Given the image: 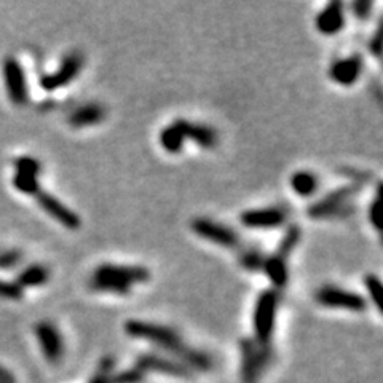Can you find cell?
I'll list each match as a JSON object with an SVG mask.
<instances>
[{
	"label": "cell",
	"mask_w": 383,
	"mask_h": 383,
	"mask_svg": "<svg viewBox=\"0 0 383 383\" xmlns=\"http://www.w3.org/2000/svg\"><path fill=\"white\" fill-rule=\"evenodd\" d=\"M158 141L163 150H166L168 154H179L181 150L184 149L186 144L184 136H182V133L177 129L174 123H171V125L161 129Z\"/></svg>",
	"instance_id": "obj_23"
},
{
	"label": "cell",
	"mask_w": 383,
	"mask_h": 383,
	"mask_svg": "<svg viewBox=\"0 0 383 383\" xmlns=\"http://www.w3.org/2000/svg\"><path fill=\"white\" fill-rule=\"evenodd\" d=\"M300 240H302V229H300V225L299 224L289 225L288 230L284 231L283 238L279 240V245H278L277 251H275L273 254L284 259V261H288L289 256L293 254L295 247H298Z\"/></svg>",
	"instance_id": "obj_22"
},
{
	"label": "cell",
	"mask_w": 383,
	"mask_h": 383,
	"mask_svg": "<svg viewBox=\"0 0 383 383\" xmlns=\"http://www.w3.org/2000/svg\"><path fill=\"white\" fill-rule=\"evenodd\" d=\"M125 332L129 337L152 342L156 347L163 348L172 355H177L181 361L184 359V356L188 352V347L182 342L179 334L168 326L155 325V323L141 320H129L125 323Z\"/></svg>",
	"instance_id": "obj_2"
},
{
	"label": "cell",
	"mask_w": 383,
	"mask_h": 383,
	"mask_svg": "<svg viewBox=\"0 0 383 383\" xmlns=\"http://www.w3.org/2000/svg\"><path fill=\"white\" fill-rule=\"evenodd\" d=\"M85 64L83 55L80 51H71L69 55L64 56V59L59 64V67L55 72L45 74L40 79V86L45 91H56L63 86H66L79 77L82 72Z\"/></svg>",
	"instance_id": "obj_7"
},
{
	"label": "cell",
	"mask_w": 383,
	"mask_h": 383,
	"mask_svg": "<svg viewBox=\"0 0 383 383\" xmlns=\"http://www.w3.org/2000/svg\"><path fill=\"white\" fill-rule=\"evenodd\" d=\"M21 259H23V254L19 251H5L0 254V268H13L21 262Z\"/></svg>",
	"instance_id": "obj_33"
},
{
	"label": "cell",
	"mask_w": 383,
	"mask_h": 383,
	"mask_svg": "<svg viewBox=\"0 0 383 383\" xmlns=\"http://www.w3.org/2000/svg\"><path fill=\"white\" fill-rule=\"evenodd\" d=\"M0 383H15L13 375L3 368H0Z\"/></svg>",
	"instance_id": "obj_35"
},
{
	"label": "cell",
	"mask_w": 383,
	"mask_h": 383,
	"mask_svg": "<svg viewBox=\"0 0 383 383\" xmlns=\"http://www.w3.org/2000/svg\"><path fill=\"white\" fill-rule=\"evenodd\" d=\"M190 229L199 238L211 241L214 245L225 247V250H236V247L241 246L240 235L231 227H227V225L218 222V220L209 218H195L190 222Z\"/></svg>",
	"instance_id": "obj_6"
},
{
	"label": "cell",
	"mask_w": 383,
	"mask_h": 383,
	"mask_svg": "<svg viewBox=\"0 0 383 383\" xmlns=\"http://www.w3.org/2000/svg\"><path fill=\"white\" fill-rule=\"evenodd\" d=\"M136 368L139 370H142L144 374L145 372H160V374H165L170 377H182V379L192 375L190 369L186 368L181 361L163 358V356L152 355V353L139 356L136 359Z\"/></svg>",
	"instance_id": "obj_12"
},
{
	"label": "cell",
	"mask_w": 383,
	"mask_h": 383,
	"mask_svg": "<svg viewBox=\"0 0 383 383\" xmlns=\"http://www.w3.org/2000/svg\"><path fill=\"white\" fill-rule=\"evenodd\" d=\"M372 7H374L372 0H355L352 3V13L356 19L366 21L370 18Z\"/></svg>",
	"instance_id": "obj_29"
},
{
	"label": "cell",
	"mask_w": 383,
	"mask_h": 383,
	"mask_svg": "<svg viewBox=\"0 0 383 383\" xmlns=\"http://www.w3.org/2000/svg\"><path fill=\"white\" fill-rule=\"evenodd\" d=\"M379 215H380V186L377 188V195L372 199L368 209V218L369 222L374 225V229L377 231H380V222H379Z\"/></svg>",
	"instance_id": "obj_30"
},
{
	"label": "cell",
	"mask_w": 383,
	"mask_h": 383,
	"mask_svg": "<svg viewBox=\"0 0 383 383\" xmlns=\"http://www.w3.org/2000/svg\"><path fill=\"white\" fill-rule=\"evenodd\" d=\"M106 118V107L98 104V102H88L77 111H74L69 117V123L74 128H85L98 125Z\"/></svg>",
	"instance_id": "obj_17"
},
{
	"label": "cell",
	"mask_w": 383,
	"mask_h": 383,
	"mask_svg": "<svg viewBox=\"0 0 383 383\" xmlns=\"http://www.w3.org/2000/svg\"><path fill=\"white\" fill-rule=\"evenodd\" d=\"M34 332L48 363L58 364L64 355V341L56 326L48 321H42L35 325Z\"/></svg>",
	"instance_id": "obj_11"
},
{
	"label": "cell",
	"mask_w": 383,
	"mask_h": 383,
	"mask_svg": "<svg viewBox=\"0 0 383 383\" xmlns=\"http://www.w3.org/2000/svg\"><path fill=\"white\" fill-rule=\"evenodd\" d=\"M48 278H50V272H48V268L45 266H40V263H34V266H29L18 275L16 284H18L21 289L37 288V286L47 284Z\"/></svg>",
	"instance_id": "obj_21"
},
{
	"label": "cell",
	"mask_w": 383,
	"mask_h": 383,
	"mask_svg": "<svg viewBox=\"0 0 383 383\" xmlns=\"http://www.w3.org/2000/svg\"><path fill=\"white\" fill-rule=\"evenodd\" d=\"M288 213L279 206L254 208L241 213L240 222L247 229H277L286 222Z\"/></svg>",
	"instance_id": "obj_9"
},
{
	"label": "cell",
	"mask_w": 383,
	"mask_h": 383,
	"mask_svg": "<svg viewBox=\"0 0 383 383\" xmlns=\"http://www.w3.org/2000/svg\"><path fill=\"white\" fill-rule=\"evenodd\" d=\"M240 352L243 380L246 383L257 382L273 358L272 348L270 345L257 343L254 339H243L240 342Z\"/></svg>",
	"instance_id": "obj_4"
},
{
	"label": "cell",
	"mask_w": 383,
	"mask_h": 383,
	"mask_svg": "<svg viewBox=\"0 0 383 383\" xmlns=\"http://www.w3.org/2000/svg\"><path fill=\"white\" fill-rule=\"evenodd\" d=\"M364 286L366 289H368V294L370 295V300L374 302V305L377 307V309L382 310V293H383V288H382V283H380V278L377 277V275L374 273H369L364 277Z\"/></svg>",
	"instance_id": "obj_26"
},
{
	"label": "cell",
	"mask_w": 383,
	"mask_h": 383,
	"mask_svg": "<svg viewBox=\"0 0 383 383\" xmlns=\"http://www.w3.org/2000/svg\"><path fill=\"white\" fill-rule=\"evenodd\" d=\"M262 272L266 273L270 282L273 283L275 289H283L289 282L288 261H284V259L275 254L266 257V263H263Z\"/></svg>",
	"instance_id": "obj_18"
},
{
	"label": "cell",
	"mask_w": 383,
	"mask_h": 383,
	"mask_svg": "<svg viewBox=\"0 0 383 383\" xmlns=\"http://www.w3.org/2000/svg\"><path fill=\"white\" fill-rule=\"evenodd\" d=\"M0 295L10 300H19L23 298V289L16 283L0 282Z\"/></svg>",
	"instance_id": "obj_31"
},
{
	"label": "cell",
	"mask_w": 383,
	"mask_h": 383,
	"mask_svg": "<svg viewBox=\"0 0 383 383\" xmlns=\"http://www.w3.org/2000/svg\"><path fill=\"white\" fill-rule=\"evenodd\" d=\"M291 188H293L295 195L302 198L313 197L316 193L318 188H320V181H318L316 174H313L311 171H298L291 176Z\"/></svg>",
	"instance_id": "obj_19"
},
{
	"label": "cell",
	"mask_w": 383,
	"mask_h": 383,
	"mask_svg": "<svg viewBox=\"0 0 383 383\" xmlns=\"http://www.w3.org/2000/svg\"><path fill=\"white\" fill-rule=\"evenodd\" d=\"M347 16L342 2L327 3L315 18V28L323 35H336L343 31Z\"/></svg>",
	"instance_id": "obj_15"
},
{
	"label": "cell",
	"mask_w": 383,
	"mask_h": 383,
	"mask_svg": "<svg viewBox=\"0 0 383 383\" xmlns=\"http://www.w3.org/2000/svg\"><path fill=\"white\" fill-rule=\"evenodd\" d=\"M142 377H144L142 370H139L138 368H133L117 374L114 377V383H139L142 380Z\"/></svg>",
	"instance_id": "obj_32"
},
{
	"label": "cell",
	"mask_w": 383,
	"mask_h": 383,
	"mask_svg": "<svg viewBox=\"0 0 383 383\" xmlns=\"http://www.w3.org/2000/svg\"><path fill=\"white\" fill-rule=\"evenodd\" d=\"M13 186L16 187V190H19L24 195H32L35 197L42 188L39 184V179L35 176L26 174V172H18L16 171L15 179H13Z\"/></svg>",
	"instance_id": "obj_25"
},
{
	"label": "cell",
	"mask_w": 383,
	"mask_h": 383,
	"mask_svg": "<svg viewBox=\"0 0 383 383\" xmlns=\"http://www.w3.org/2000/svg\"><path fill=\"white\" fill-rule=\"evenodd\" d=\"M364 59L361 55H352L337 59L329 67V79L341 86H352L358 82L363 74Z\"/></svg>",
	"instance_id": "obj_13"
},
{
	"label": "cell",
	"mask_w": 383,
	"mask_h": 383,
	"mask_svg": "<svg viewBox=\"0 0 383 383\" xmlns=\"http://www.w3.org/2000/svg\"><path fill=\"white\" fill-rule=\"evenodd\" d=\"M366 184H368V181H353L347 186L334 188V190L327 192L321 199L310 204L307 213L315 220L352 218L356 211L353 198L359 195Z\"/></svg>",
	"instance_id": "obj_1"
},
{
	"label": "cell",
	"mask_w": 383,
	"mask_h": 383,
	"mask_svg": "<svg viewBox=\"0 0 383 383\" xmlns=\"http://www.w3.org/2000/svg\"><path fill=\"white\" fill-rule=\"evenodd\" d=\"M16 171L37 177L40 174V163L32 156H21V158L16 160Z\"/></svg>",
	"instance_id": "obj_28"
},
{
	"label": "cell",
	"mask_w": 383,
	"mask_h": 383,
	"mask_svg": "<svg viewBox=\"0 0 383 383\" xmlns=\"http://www.w3.org/2000/svg\"><path fill=\"white\" fill-rule=\"evenodd\" d=\"M368 48H369V51L375 58H380L382 56V21H379L377 31L374 32V35L370 37V40L368 43Z\"/></svg>",
	"instance_id": "obj_34"
},
{
	"label": "cell",
	"mask_w": 383,
	"mask_h": 383,
	"mask_svg": "<svg viewBox=\"0 0 383 383\" xmlns=\"http://www.w3.org/2000/svg\"><path fill=\"white\" fill-rule=\"evenodd\" d=\"M3 79L5 88H7L8 98L12 104L23 107L29 101V90L26 74L21 67V64L15 58H7L3 63Z\"/></svg>",
	"instance_id": "obj_8"
},
{
	"label": "cell",
	"mask_w": 383,
	"mask_h": 383,
	"mask_svg": "<svg viewBox=\"0 0 383 383\" xmlns=\"http://www.w3.org/2000/svg\"><path fill=\"white\" fill-rule=\"evenodd\" d=\"M279 305V294L277 289H266L259 294L252 315L254 341L261 345H270L273 337L277 313Z\"/></svg>",
	"instance_id": "obj_3"
},
{
	"label": "cell",
	"mask_w": 383,
	"mask_h": 383,
	"mask_svg": "<svg viewBox=\"0 0 383 383\" xmlns=\"http://www.w3.org/2000/svg\"><path fill=\"white\" fill-rule=\"evenodd\" d=\"M112 370H114V359L104 358L101 361L98 372H96L90 383H114V377H112Z\"/></svg>",
	"instance_id": "obj_27"
},
{
	"label": "cell",
	"mask_w": 383,
	"mask_h": 383,
	"mask_svg": "<svg viewBox=\"0 0 383 383\" xmlns=\"http://www.w3.org/2000/svg\"><path fill=\"white\" fill-rule=\"evenodd\" d=\"M266 254L261 251V247L257 246H247L245 250L240 251L238 262L241 268H245L246 272H262L263 263H266Z\"/></svg>",
	"instance_id": "obj_24"
},
{
	"label": "cell",
	"mask_w": 383,
	"mask_h": 383,
	"mask_svg": "<svg viewBox=\"0 0 383 383\" xmlns=\"http://www.w3.org/2000/svg\"><path fill=\"white\" fill-rule=\"evenodd\" d=\"M90 286L91 289L96 291V293H109L115 295H128L133 289L131 284L118 282L115 278L101 277V275H96V273L91 275Z\"/></svg>",
	"instance_id": "obj_20"
},
{
	"label": "cell",
	"mask_w": 383,
	"mask_h": 383,
	"mask_svg": "<svg viewBox=\"0 0 383 383\" xmlns=\"http://www.w3.org/2000/svg\"><path fill=\"white\" fill-rule=\"evenodd\" d=\"M93 273L101 275V277L115 278L118 282L128 283V284H144L150 279V272L145 267L141 266H122V263H101L96 267Z\"/></svg>",
	"instance_id": "obj_14"
},
{
	"label": "cell",
	"mask_w": 383,
	"mask_h": 383,
	"mask_svg": "<svg viewBox=\"0 0 383 383\" xmlns=\"http://www.w3.org/2000/svg\"><path fill=\"white\" fill-rule=\"evenodd\" d=\"M177 129L182 133L184 139H192L193 142L199 145L202 149H214L218 145V133L209 125L203 123L188 122L186 118H177L172 122Z\"/></svg>",
	"instance_id": "obj_16"
},
{
	"label": "cell",
	"mask_w": 383,
	"mask_h": 383,
	"mask_svg": "<svg viewBox=\"0 0 383 383\" xmlns=\"http://www.w3.org/2000/svg\"><path fill=\"white\" fill-rule=\"evenodd\" d=\"M315 300L321 307L336 310L363 313L368 310V300L355 291L343 289L341 286L325 284L315 293Z\"/></svg>",
	"instance_id": "obj_5"
},
{
	"label": "cell",
	"mask_w": 383,
	"mask_h": 383,
	"mask_svg": "<svg viewBox=\"0 0 383 383\" xmlns=\"http://www.w3.org/2000/svg\"><path fill=\"white\" fill-rule=\"evenodd\" d=\"M37 204L45 211L50 218H53L64 227H67L69 230H77L80 229V218L79 214H75L71 208H67L63 202H59L56 197H53L51 193L40 190L35 195Z\"/></svg>",
	"instance_id": "obj_10"
}]
</instances>
